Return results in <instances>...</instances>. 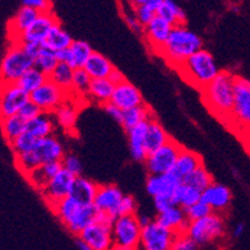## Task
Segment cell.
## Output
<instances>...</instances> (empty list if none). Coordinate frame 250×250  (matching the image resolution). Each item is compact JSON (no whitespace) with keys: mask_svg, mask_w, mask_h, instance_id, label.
<instances>
[{"mask_svg":"<svg viewBox=\"0 0 250 250\" xmlns=\"http://www.w3.org/2000/svg\"><path fill=\"white\" fill-rule=\"evenodd\" d=\"M236 77L229 70H221L220 74L201 91L206 107L226 125L230 122L234 109Z\"/></svg>","mask_w":250,"mask_h":250,"instance_id":"1","label":"cell"},{"mask_svg":"<svg viewBox=\"0 0 250 250\" xmlns=\"http://www.w3.org/2000/svg\"><path fill=\"white\" fill-rule=\"evenodd\" d=\"M202 39L187 26H175L162 49V56L168 65L178 70L191 55L202 50Z\"/></svg>","mask_w":250,"mask_h":250,"instance_id":"2","label":"cell"},{"mask_svg":"<svg viewBox=\"0 0 250 250\" xmlns=\"http://www.w3.org/2000/svg\"><path fill=\"white\" fill-rule=\"evenodd\" d=\"M178 73L185 82L202 91L220 74L221 70L212 54L202 49L191 55L179 68Z\"/></svg>","mask_w":250,"mask_h":250,"instance_id":"3","label":"cell"},{"mask_svg":"<svg viewBox=\"0 0 250 250\" xmlns=\"http://www.w3.org/2000/svg\"><path fill=\"white\" fill-rule=\"evenodd\" d=\"M32 66H35V60L24 51L22 43L10 42L0 64L1 84L17 83Z\"/></svg>","mask_w":250,"mask_h":250,"instance_id":"4","label":"cell"},{"mask_svg":"<svg viewBox=\"0 0 250 250\" xmlns=\"http://www.w3.org/2000/svg\"><path fill=\"white\" fill-rule=\"evenodd\" d=\"M227 126L239 137L250 129V81L244 77H236L234 109Z\"/></svg>","mask_w":250,"mask_h":250,"instance_id":"5","label":"cell"},{"mask_svg":"<svg viewBox=\"0 0 250 250\" xmlns=\"http://www.w3.org/2000/svg\"><path fill=\"white\" fill-rule=\"evenodd\" d=\"M187 235L193 239L198 245H206V244L220 240L225 235L224 216L213 212L202 220L189 222Z\"/></svg>","mask_w":250,"mask_h":250,"instance_id":"6","label":"cell"},{"mask_svg":"<svg viewBox=\"0 0 250 250\" xmlns=\"http://www.w3.org/2000/svg\"><path fill=\"white\" fill-rule=\"evenodd\" d=\"M184 148L180 143L171 139L167 145L147 157L145 165L149 175L170 174L174 170L181 149Z\"/></svg>","mask_w":250,"mask_h":250,"instance_id":"7","label":"cell"},{"mask_svg":"<svg viewBox=\"0 0 250 250\" xmlns=\"http://www.w3.org/2000/svg\"><path fill=\"white\" fill-rule=\"evenodd\" d=\"M72 97L70 93L56 86L53 81L47 79L42 86L30 95L31 101L40 107V110L53 115L60 106Z\"/></svg>","mask_w":250,"mask_h":250,"instance_id":"8","label":"cell"},{"mask_svg":"<svg viewBox=\"0 0 250 250\" xmlns=\"http://www.w3.org/2000/svg\"><path fill=\"white\" fill-rule=\"evenodd\" d=\"M112 236L115 245L138 248L141 244L142 226L139 225L137 214L116 218L112 224Z\"/></svg>","mask_w":250,"mask_h":250,"instance_id":"9","label":"cell"},{"mask_svg":"<svg viewBox=\"0 0 250 250\" xmlns=\"http://www.w3.org/2000/svg\"><path fill=\"white\" fill-rule=\"evenodd\" d=\"M30 93L21 88L17 83L1 84L0 91V116L9 118L18 115L21 109L30 101Z\"/></svg>","mask_w":250,"mask_h":250,"instance_id":"10","label":"cell"},{"mask_svg":"<svg viewBox=\"0 0 250 250\" xmlns=\"http://www.w3.org/2000/svg\"><path fill=\"white\" fill-rule=\"evenodd\" d=\"M76 176L62 168L55 178L51 179L49 184L40 191L42 195L43 201L49 204V207H53L56 203L62 202L70 195L73 184H74Z\"/></svg>","mask_w":250,"mask_h":250,"instance_id":"11","label":"cell"},{"mask_svg":"<svg viewBox=\"0 0 250 250\" xmlns=\"http://www.w3.org/2000/svg\"><path fill=\"white\" fill-rule=\"evenodd\" d=\"M175 236L176 234L152 221L148 226L142 229L139 245L145 250H171Z\"/></svg>","mask_w":250,"mask_h":250,"instance_id":"12","label":"cell"},{"mask_svg":"<svg viewBox=\"0 0 250 250\" xmlns=\"http://www.w3.org/2000/svg\"><path fill=\"white\" fill-rule=\"evenodd\" d=\"M58 23H60V21L53 10L45 12V13H40L37 20L31 24L30 28L26 32L22 33V36L18 39L17 42L42 45L46 37L49 36L50 31L53 30V27L56 26Z\"/></svg>","mask_w":250,"mask_h":250,"instance_id":"13","label":"cell"},{"mask_svg":"<svg viewBox=\"0 0 250 250\" xmlns=\"http://www.w3.org/2000/svg\"><path fill=\"white\" fill-rule=\"evenodd\" d=\"M174 26L170 24L167 21H165L160 16H156L153 20L145 27L143 36L146 42L148 43L152 53L160 55L164 46L167 42L168 37L171 35Z\"/></svg>","mask_w":250,"mask_h":250,"instance_id":"14","label":"cell"},{"mask_svg":"<svg viewBox=\"0 0 250 250\" xmlns=\"http://www.w3.org/2000/svg\"><path fill=\"white\" fill-rule=\"evenodd\" d=\"M124 193L114 184L99 185V190L95 199V206L102 213L109 214L112 220L118 218L119 206L122 203Z\"/></svg>","mask_w":250,"mask_h":250,"instance_id":"15","label":"cell"},{"mask_svg":"<svg viewBox=\"0 0 250 250\" xmlns=\"http://www.w3.org/2000/svg\"><path fill=\"white\" fill-rule=\"evenodd\" d=\"M78 237L88 244L93 250H111L115 245L112 236V225L106 222H96L83 231Z\"/></svg>","mask_w":250,"mask_h":250,"instance_id":"16","label":"cell"},{"mask_svg":"<svg viewBox=\"0 0 250 250\" xmlns=\"http://www.w3.org/2000/svg\"><path fill=\"white\" fill-rule=\"evenodd\" d=\"M110 104L125 111V110L145 105V100L137 86L129 82L128 79H125L124 82L115 86Z\"/></svg>","mask_w":250,"mask_h":250,"instance_id":"17","label":"cell"},{"mask_svg":"<svg viewBox=\"0 0 250 250\" xmlns=\"http://www.w3.org/2000/svg\"><path fill=\"white\" fill-rule=\"evenodd\" d=\"M31 152L35 155L40 166L50 162H62L65 156L62 145L53 135L37 139Z\"/></svg>","mask_w":250,"mask_h":250,"instance_id":"18","label":"cell"},{"mask_svg":"<svg viewBox=\"0 0 250 250\" xmlns=\"http://www.w3.org/2000/svg\"><path fill=\"white\" fill-rule=\"evenodd\" d=\"M40 13L37 10L32 9L26 5H21V8L16 12L12 18L8 22L7 32L8 40L10 42H17L18 39L22 36V33L26 32L30 28L31 24L37 20Z\"/></svg>","mask_w":250,"mask_h":250,"instance_id":"19","label":"cell"},{"mask_svg":"<svg viewBox=\"0 0 250 250\" xmlns=\"http://www.w3.org/2000/svg\"><path fill=\"white\" fill-rule=\"evenodd\" d=\"M202 201L207 203L212 208V211L222 214L232 201V193H231L230 188H227L226 185L213 181L202 193Z\"/></svg>","mask_w":250,"mask_h":250,"instance_id":"20","label":"cell"},{"mask_svg":"<svg viewBox=\"0 0 250 250\" xmlns=\"http://www.w3.org/2000/svg\"><path fill=\"white\" fill-rule=\"evenodd\" d=\"M100 217H101V212L96 208L95 204H92V206H81L77 209L76 213L73 214V217L64 226L73 235L79 236L86 229L95 225L96 222H99Z\"/></svg>","mask_w":250,"mask_h":250,"instance_id":"21","label":"cell"},{"mask_svg":"<svg viewBox=\"0 0 250 250\" xmlns=\"http://www.w3.org/2000/svg\"><path fill=\"white\" fill-rule=\"evenodd\" d=\"M181 183L183 181L172 171L165 175H149L146 181V189L152 198L174 195Z\"/></svg>","mask_w":250,"mask_h":250,"instance_id":"22","label":"cell"},{"mask_svg":"<svg viewBox=\"0 0 250 250\" xmlns=\"http://www.w3.org/2000/svg\"><path fill=\"white\" fill-rule=\"evenodd\" d=\"M155 221L160 226L167 229L174 234H184L187 232V229L189 226L185 209L179 206H174V207L168 208L167 211L157 213Z\"/></svg>","mask_w":250,"mask_h":250,"instance_id":"23","label":"cell"},{"mask_svg":"<svg viewBox=\"0 0 250 250\" xmlns=\"http://www.w3.org/2000/svg\"><path fill=\"white\" fill-rule=\"evenodd\" d=\"M171 137L167 134L157 119L153 116L148 120V128L146 133L145 138V149L147 155H152L160 148H162L165 145H167L168 142L171 141Z\"/></svg>","mask_w":250,"mask_h":250,"instance_id":"24","label":"cell"},{"mask_svg":"<svg viewBox=\"0 0 250 250\" xmlns=\"http://www.w3.org/2000/svg\"><path fill=\"white\" fill-rule=\"evenodd\" d=\"M99 190V185L84 176H77L73 184L70 197L79 206H92L95 203L96 195Z\"/></svg>","mask_w":250,"mask_h":250,"instance_id":"25","label":"cell"},{"mask_svg":"<svg viewBox=\"0 0 250 250\" xmlns=\"http://www.w3.org/2000/svg\"><path fill=\"white\" fill-rule=\"evenodd\" d=\"M147 128H148V122H145L134 126V128L129 129L126 132L129 142V151H130L133 160L137 162H146V160L148 157L145 149V138Z\"/></svg>","mask_w":250,"mask_h":250,"instance_id":"26","label":"cell"},{"mask_svg":"<svg viewBox=\"0 0 250 250\" xmlns=\"http://www.w3.org/2000/svg\"><path fill=\"white\" fill-rule=\"evenodd\" d=\"M62 170V162H50V164H45L39 166V167L35 168L33 171H31L30 174L26 175L24 178L27 179V181H28L35 189L41 191L43 188L46 187L50 181H51V179L55 178L56 175L59 174Z\"/></svg>","mask_w":250,"mask_h":250,"instance_id":"27","label":"cell"},{"mask_svg":"<svg viewBox=\"0 0 250 250\" xmlns=\"http://www.w3.org/2000/svg\"><path fill=\"white\" fill-rule=\"evenodd\" d=\"M203 166V160H202L201 155L197 153L194 151H190L188 148H183L179 155L178 161H176V165H175L174 172L181 181L187 178L188 175H190L191 172H194L195 170Z\"/></svg>","mask_w":250,"mask_h":250,"instance_id":"28","label":"cell"},{"mask_svg":"<svg viewBox=\"0 0 250 250\" xmlns=\"http://www.w3.org/2000/svg\"><path fill=\"white\" fill-rule=\"evenodd\" d=\"M53 116L55 118L56 123L65 132H74L77 119H78V105L76 104V99L72 96L69 100H66L59 109L54 112Z\"/></svg>","mask_w":250,"mask_h":250,"instance_id":"29","label":"cell"},{"mask_svg":"<svg viewBox=\"0 0 250 250\" xmlns=\"http://www.w3.org/2000/svg\"><path fill=\"white\" fill-rule=\"evenodd\" d=\"M115 66L105 55L101 53L93 51L89 60L87 62L84 70L92 79H106L109 78Z\"/></svg>","mask_w":250,"mask_h":250,"instance_id":"30","label":"cell"},{"mask_svg":"<svg viewBox=\"0 0 250 250\" xmlns=\"http://www.w3.org/2000/svg\"><path fill=\"white\" fill-rule=\"evenodd\" d=\"M54 126L55 125H54L53 115L51 114H46V112H42L37 118L32 119L30 122H27L26 132L36 139L46 138V137L53 135Z\"/></svg>","mask_w":250,"mask_h":250,"instance_id":"31","label":"cell"},{"mask_svg":"<svg viewBox=\"0 0 250 250\" xmlns=\"http://www.w3.org/2000/svg\"><path fill=\"white\" fill-rule=\"evenodd\" d=\"M114 89H115V84L109 78L92 79L91 86H89L88 97L100 105L105 106L111 101Z\"/></svg>","mask_w":250,"mask_h":250,"instance_id":"32","label":"cell"},{"mask_svg":"<svg viewBox=\"0 0 250 250\" xmlns=\"http://www.w3.org/2000/svg\"><path fill=\"white\" fill-rule=\"evenodd\" d=\"M74 40L72 39L69 33L62 28V23H58L50 31L49 36L46 37L45 42L42 43L43 47L53 50L55 53H59L62 50L69 49Z\"/></svg>","mask_w":250,"mask_h":250,"instance_id":"33","label":"cell"},{"mask_svg":"<svg viewBox=\"0 0 250 250\" xmlns=\"http://www.w3.org/2000/svg\"><path fill=\"white\" fill-rule=\"evenodd\" d=\"M70 51V60L69 64L73 69H84L87 62L89 60L91 55L93 54L92 47L89 46V43L82 40H74L72 46L69 47Z\"/></svg>","mask_w":250,"mask_h":250,"instance_id":"34","label":"cell"},{"mask_svg":"<svg viewBox=\"0 0 250 250\" xmlns=\"http://www.w3.org/2000/svg\"><path fill=\"white\" fill-rule=\"evenodd\" d=\"M153 116H155V114L151 110V107L145 104V105L138 106V107H133V109L123 111L122 126L128 132L129 129L134 128L141 123L148 122L149 119H152Z\"/></svg>","mask_w":250,"mask_h":250,"instance_id":"35","label":"cell"},{"mask_svg":"<svg viewBox=\"0 0 250 250\" xmlns=\"http://www.w3.org/2000/svg\"><path fill=\"white\" fill-rule=\"evenodd\" d=\"M162 1L164 0H137V1H130V3L134 9V13L138 17L139 22L146 27L157 16Z\"/></svg>","mask_w":250,"mask_h":250,"instance_id":"36","label":"cell"},{"mask_svg":"<svg viewBox=\"0 0 250 250\" xmlns=\"http://www.w3.org/2000/svg\"><path fill=\"white\" fill-rule=\"evenodd\" d=\"M26 125L27 122L20 115L1 119V123H0L1 134H3L4 139L8 142V145H10L12 142L16 141L20 135L26 132Z\"/></svg>","mask_w":250,"mask_h":250,"instance_id":"37","label":"cell"},{"mask_svg":"<svg viewBox=\"0 0 250 250\" xmlns=\"http://www.w3.org/2000/svg\"><path fill=\"white\" fill-rule=\"evenodd\" d=\"M157 16L164 18L165 21H167L168 23L172 26H184L187 22V14H185L184 9L171 0H164L161 4V7L158 9Z\"/></svg>","mask_w":250,"mask_h":250,"instance_id":"38","label":"cell"},{"mask_svg":"<svg viewBox=\"0 0 250 250\" xmlns=\"http://www.w3.org/2000/svg\"><path fill=\"white\" fill-rule=\"evenodd\" d=\"M174 199L176 206L187 209L202 201V191L197 190L195 188L190 187V185L181 183L178 189L175 190Z\"/></svg>","mask_w":250,"mask_h":250,"instance_id":"39","label":"cell"},{"mask_svg":"<svg viewBox=\"0 0 250 250\" xmlns=\"http://www.w3.org/2000/svg\"><path fill=\"white\" fill-rule=\"evenodd\" d=\"M47 79H49V77L45 73L37 69L36 66H32L31 69L27 70L23 76L21 77V79L17 82V84L22 89H24L27 93L31 95V93L35 92L36 89H39L40 87L42 86Z\"/></svg>","mask_w":250,"mask_h":250,"instance_id":"40","label":"cell"},{"mask_svg":"<svg viewBox=\"0 0 250 250\" xmlns=\"http://www.w3.org/2000/svg\"><path fill=\"white\" fill-rule=\"evenodd\" d=\"M73 76H74V69L72 66L65 62H59L55 70L49 76V79L53 81L56 86H59L60 88L72 95Z\"/></svg>","mask_w":250,"mask_h":250,"instance_id":"41","label":"cell"},{"mask_svg":"<svg viewBox=\"0 0 250 250\" xmlns=\"http://www.w3.org/2000/svg\"><path fill=\"white\" fill-rule=\"evenodd\" d=\"M183 183L187 185L195 188L197 190L203 193L209 185L213 183V178H212L211 172L208 171L206 166H201V167L195 170L194 172H191L190 175H188L187 178L183 180Z\"/></svg>","mask_w":250,"mask_h":250,"instance_id":"42","label":"cell"},{"mask_svg":"<svg viewBox=\"0 0 250 250\" xmlns=\"http://www.w3.org/2000/svg\"><path fill=\"white\" fill-rule=\"evenodd\" d=\"M59 62H60L59 59H58V55H56L55 51L42 46L39 56H37L36 60H35V66L49 77L50 74L55 70V68L58 66Z\"/></svg>","mask_w":250,"mask_h":250,"instance_id":"43","label":"cell"},{"mask_svg":"<svg viewBox=\"0 0 250 250\" xmlns=\"http://www.w3.org/2000/svg\"><path fill=\"white\" fill-rule=\"evenodd\" d=\"M79 207H81V206H79V204L69 195L68 198L62 199V202L56 203L55 206H53V207L50 208L53 209L54 214L59 218L60 222H62V225H65L66 222L73 217V214L76 213L77 209H78Z\"/></svg>","mask_w":250,"mask_h":250,"instance_id":"44","label":"cell"},{"mask_svg":"<svg viewBox=\"0 0 250 250\" xmlns=\"http://www.w3.org/2000/svg\"><path fill=\"white\" fill-rule=\"evenodd\" d=\"M92 78L88 76V73L84 69H76L74 76H73V86H72V96L77 97H84L88 96L89 86H91Z\"/></svg>","mask_w":250,"mask_h":250,"instance_id":"45","label":"cell"},{"mask_svg":"<svg viewBox=\"0 0 250 250\" xmlns=\"http://www.w3.org/2000/svg\"><path fill=\"white\" fill-rule=\"evenodd\" d=\"M122 16L124 18L125 23L128 24V27L133 32L138 33V35H143V32H145V26L139 22L138 17L134 13L132 3L122 4Z\"/></svg>","mask_w":250,"mask_h":250,"instance_id":"46","label":"cell"},{"mask_svg":"<svg viewBox=\"0 0 250 250\" xmlns=\"http://www.w3.org/2000/svg\"><path fill=\"white\" fill-rule=\"evenodd\" d=\"M37 139L33 138L32 135L28 134L27 132H24L23 134L20 135L16 141H13L9 145L10 149L13 151L14 156L18 155H23V153H27V152H31L33 148V146L36 143Z\"/></svg>","mask_w":250,"mask_h":250,"instance_id":"47","label":"cell"},{"mask_svg":"<svg viewBox=\"0 0 250 250\" xmlns=\"http://www.w3.org/2000/svg\"><path fill=\"white\" fill-rule=\"evenodd\" d=\"M185 213H187V218L189 222H194V221L207 217L211 213H213V211H212V208L207 203H204L203 201H201L198 202L197 204H194V206L187 208Z\"/></svg>","mask_w":250,"mask_h":250,"instance_id":"48","label":"cell"},{"mask_svg":"<svg viewBox=\"0 0 250 250\" xmlns=\"http://www.w3.org/2000/svg\"><path fill=\"white\" fill-rule=\"evenodd\" d=\"M62 168L66 170V171H69L70 174L74 175V176H82V162L77 157L76 155H72V153H65L64 158H62Z\"/></svg>","mask_w":250,"mask_h":250,"instance_id":"49","label":"cell"},{"mask_svg":"<svg viewBox=\"0 0 250 250\" xmlns=\"http://www.w3.org/2000/svg\"><path fill=\"white\" fill-rule=\"evenodd\" d=\"M198 247L199 245L188 236L187 232H184V234H176L171 250H198Z\"/></svg>","mask_w":250,"mask_h":250,"instance_id":"50","label":"cell"},{"mask_svg":"<svg viewBox=\"0 0 250 250\" xmlns=\"http://www.w3.org/2000/svg\"><path fill=\"white\" fill-rule=\"evenodd\" d=\"M135 209H137V202L132 195H124L122 203L119 206L118 209V218L123 217V216H132L135 214Z\"/></svg>","mask_w":250,"mask_h":250,"instance_id":"51","label":"cell"},{"mask_svg":"<svg viewBox=\"0 0 250 250\" xmlns=\"http://www.w3.org/2000/svg\"><path fill=\"white\" fill-rule=\"evenodd\" d=\"M40 114H42V111H41L39 106L35 105L31 100L27 102L26 105L21 109V111L18 112V115L23 119V120H26V122H30V120H32V119L37 118Z\"/></svg>","mask_w":250,"mask_h":250,"instance_id":"52","label":"cell"},{"mask_svg":"<svg viewBox=\"0 0 250 250\" xmlns=\"http://www.w3.org/2000/svg\"><path fill=\"white\" fill-rule=\"evenodd\" d=\"M153 203H155V208L157 213L167 211L168 208L176 206L174 199V195H162V197L153 198Z\"/></svg>","mask_w":250,"mask_h":250,"instance_id":"53","label":"cell"},{"mask_svg":"<svg viewBox=\"0 0 250 250\" xmlns=\"http://www.w3.org/2000/svg\"><path fill=\"white\" fill-rule=\"evenodd\" d=\"M22 5L32 8V9L37 10L39 13H45V12L53 10L51 3L50 1H45V0H23Z\"/></svg>","mask_w":250,"mask_h":250,"instance_id":"54","label":"cell"},{"mask_svg":"<svg viewBox=\"0 0 250 250\" xmlns=\"http://www.w3.org/2000/svg\"><path fill=\"white\" fill-rule=\"evenodd\" d=\"M106 110V112L109 114V116H111L115 122H118L119 124H122L123 122V110H120L119 107L114 106L112 104H107V105L104 106Z\"/></svg>","mask_w":250,"mask_h":250,"instance_id":"55","label":"cell"},{"mask_svg":"<svg viewBox=\"0 0 250 250\" xmlns=\"http://www.w3.org/2000/svg\"><path fill=\"white\" fill-rule=\"evenodd\" d=\"M22 46H23L24 51L28 54V56H31L33 60H36L40 51L42 49V45H39V43H22Z\"/></svg>","mask_w":250,"mask_h":250,"instance_id":"56","label":"cell"},{"mask_svg":"<svg viewBox=\"0 0 250 250\" xmlns=\"http://www.w3.org/2000/svg\"><path fill=\"white\" fill-rule=\"evenodd\" d=\"M109 79H110V81H111L112 83H114V84H115V86H118V84H120V83H122V82H124V81L126 78H125L124 74H123V73L120 72V70L116 69V68H115V69L112 70L111 74H110Z\"/></svg>","mask_w":250,"mask_h":250,"instance_id":"57","label":"cell"},{"mask_svg":"<svg viewBox=\"0 0 250 250\" xmlns=\"http://www.w3.org/2000/svg\"><path fill=\"white\" fill-rule=\"evenodd\" d=\"M244 230H245V225H244L243 222L237 224L234 229V232H232V235H234L235 239H239V237L244 234Z\"/></svg>","mask_w":250,"mask_h":250,"instance_id":"58","label":"cell"},{"mask_svg":"<svg viewBox=\"0 0 250 250\" xmlns=\"http://www.w3.org/2000/svg\"><path fill=\"white\" fill-rule=\"evenodd\" d=\"M240 138H241V141H243V143H244V146H245L247 151L250 153V129L248 130L247 133H244Z\"/></svg>","mask_w":250,"mask_h":250,"instance_id":"59","label":"cell"},{"mask_svg":"<svg viewBox=\"0 0 250 250\" xmlns=\"http://www.w3.org/2000/svg\"><path fill=\"white\" fill-rule=\"evenodd\" d=\"M137 217H138L139 225L142 226V229H143V227H146V226H148V225L152 222L151 218H149L148 216H145V214H141V216H137Z\"/></svg>","mask_w":250,"mask_h":250,"instance_id":"60","label":"cell"},{"mask_svg":"<svg viewBox=\"0 0 250 250\" xmlns=\"http://www.w3.org/2000/svg\"><path fill=\"white\" fill-rule=\"evenodd\" d=\"M76 244H77V247H78L79 250H93L92 248L89 247L88 244L84 243V241H83L82 239H79V237H77Z\"/></svg>","mask_w":250,"mask_h":250,"instance_id":"61","label":"cell"},{"mask_svg":"<svg viewBox=\"0 0 250 250\" xmlns=\"http://www.w3.org/2000/svg\"><path fill=\"white\" fill-rule=\"evenodd\" d=\"M111 250H137V248H128V247H120V245H114Z\"/></svg>","mask_w":250,"mask_h":250,"instance_id":"62","label":"cell"},{"mask_svg":"<svg viewBox=\"0 0 250 250\" xmlns=\"http://www.w3.org/2000/svg\"><path fill=\"white\" fill-rule=\"evenodd\" d=\"M137 250H145V249H143V248H142L141 245H138V248H137Z\"/></svg>","mask_w":250,"mask_h":250,"instance_id":"63","label":"cell"}]
</instances>
